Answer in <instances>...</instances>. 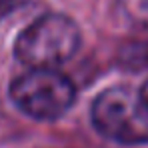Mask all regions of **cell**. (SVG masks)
Listing matches in <instances>:
<instances>
[{
	"instance_id": "cell-1",
	"label": "cell",
	"mask_w": 148,
	"mask_h": 148,
	"mask_svg": "<svg viewBox=\"0 0 148 148\" xmlns=\"http://www.w3.org/2000/svg\"><path fill=\"white\" fill-rule=\"evenodd\" d=\"M80 28L66 14H44L18 34L14 56L30 68H56L78 52Z\"/></svg>"
},
{
	"instance_id": "cell-2",
	"label": "cell",
	"mask_w": 148,
	"mask_h": 148,
	"mask_svg": "<svg viewBox=\"0 0 148 148\" xmlns=\"http://www.w3.org/2000/svg\"><path fill=\"white\" fill-rule=\"evenodd\" d=\"M90 118L94 128L112 142L124 146L148 144V106L140 92L128 86L102 90L92 102Z\"/></svg>"
},
{
	"instance_id": "cell-4",
	"label": "cell",
	"mask_w": 148,
	"mask_h": 148,
	"mask_svg": "<svg viewBox=\"0 0 148 148\" xmlns=\"http://www.w3.org/2000/svg\"><path fill=\"white\" fill-rule=\"evenodd\" d=\"M24 4H28V0H0V20L10 16L12 12H16Z\"/></svg>"
},
{
	"instance_id": "cell-3",
	"label": "cell",
	"mask_w": 148,
	"mask_h": 148,
	"mask_svg": "<svg viewBox=\"0 0 148 148\" xmlns=\"http://www.w3.org/2000/svg\"><path fill=\"white\" fill-rule=\"evenodd\" d=\"M10 98L34 120H58L72 108L76 88L56 68H30L10 84Z\"/></svg>"
},
{
	"instance_id": "cell-5",
	"label": "cell",
	"mask_w": 148,
	"mask_h": 148,
	"mask_svg": "<svg viewBox=\"0 0 148 148\" xmlns=\"http://www.w3.org/2000/svg\"><path fill=\"white\" fill-rule=\"evenodd\" d=\"M140 96H142V100H144V104L148 106V82L144 84V88H142V92H140Z\"/></svg>"
}]
</instances>
